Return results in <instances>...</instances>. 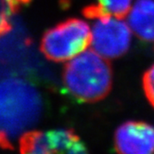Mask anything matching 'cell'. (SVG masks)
<instances>
[{"label": "cell", "instance_id": "11", "mask_svg": "<svg viewBox=\"0 0 154 154\" xmlns=\"http://www.w3.org/2000/svg\"><path fill=\"white\" fill-rule=\"evenodd\" d=\"M0 148L2 149H12V145L10 140L0 134Z\"/></svg>", "mask_w": 154, "mask_h": 154}, {"label": "cell", "instance_id": "9", "mask_svg": "<svg viewBox=\"0 0 154 154\" xmlns=\"http://www.w3.org/2000/svg\"><path fill=\"white\" fill-rule=\"evenodd\" d=\"M97 4L107 13L122 20L126 17L132 3V0H97Z\"/></svg>", "mask_w": 154, "mask_h": 154}, {"label": "cell", "instance_id": "4", "mask_svg": "<svg viewBox=\"0 0 154 154\" xmlns=\"http://www.w3.org/2000/svg\"><path fill=\"white\" fill-rule=\"evenodd\" d=\"M23 153H85V145L71 129H55L47 132L27 131L20 137Z\"/></svg>", "mask_w": 154, "mask_h": 154}, {"label": "cell", "instance_id": "7", "mask_svg": "<svg viewBox=\"0 0 154 154\" xmlns=\"http://www.w3.org/2000/svg\"><path fill=\"white\" fill-rule=\"evenodd\" d=\"M128 23L141 40L154 42V0H137L130 11Z\"/></svg>", "mask_w": 154, "mask_h": 154}, {"label": "cell", "instance_id": "2", "mask_svg": "<svg viewBox=\"0 0 154 154\" xmlns=\"http://www.w3.org/2000/svg\"><path fill=\"white\" fill-rule=\"evenodd\" d=\"M63 83L78 100L100 101L112 89V67L107 59L95 50H85L65 65Z\"/></svg>", "mask_w": 154, "mask_h": 154}, {"label": "cell", "instance_id": "10", "mask_svg": "<svg viewBox=\"0 0 154 154\" xmlns=\"http://www.w3.org/2000/svg\"><path fill=\"white\" fill-rule=\"evenodd\" d=\"M142 85L147 100L154 108V65L149 67L143 74Z\"/></svg>", "mask_w": 154, "mask_h": 154}, {"label": "cell", "instance_id": "6", "mask_svg": "<svg viewBox=\"0 0 154 154\" xmlns=\"http://www.w3.org/2000/svg\"><path fill=\"white\" fill-rule=\"evenodd\" d=\"M114 147L120 153H152L154 152V127L140 121L125 122L116 129Z\"/></svg>", "mask_w": 154, "mask_h": 154}, {"label": "cell", "instance_id": "8", "mask_svg": "<svg viewBox=\"0 0 154 154\" xmlns=\"http://www.w3.org/2000/svg\"><path fill=\"white\" fill-rule=\"evenodd\" d=\"M31 0H0V37L11 29L10 19Z\"/></svg>", "mask_w": 154, "mask_h": 154}, {"label": "cell", "instance_id": "1", "mask_svg": "<svg viewBox=\"0 0 154 154\" xmlns=\"http://www.w3.org/2000/svg\"><path fill=\"white\" fill-rule=\"evenodd\" d=\"M42 100L30 83L18 78L0 81V134L10 140L38 122Z\"/></svg>", "mask_w": 154, "mask_h": 154}, {"label": "cell", "instance_id": "3", "mask_svg": "<svg viewBox=\"0 0 154 154\" xmlns=\"http://www.w3.org/2000/svg\"><path fill=\"white\" fill-rule=\"evenodd\" d=\"M91 41L92 32L88 24L80 19L72 18L44 34L41 51L48 60L63 62L84 52Z\"/></svg>", "mask_w": 154, "mask_h": 154}, {"label": "cell", "instance_id": "5", "mask_svg": "<svg viewBox=\"0 0 154 154\" xmlns=\"http://www.w3.org/2000/svg\"><path fill=\"white\" fill-rule=\"evenodd\" d=\"M92 29L93 50L107 60L125 55L131 44V31L122 19L106 15L97 18Z\"/></svg>", "mask_w": 154, "mask_h": 154}]
</instances>
